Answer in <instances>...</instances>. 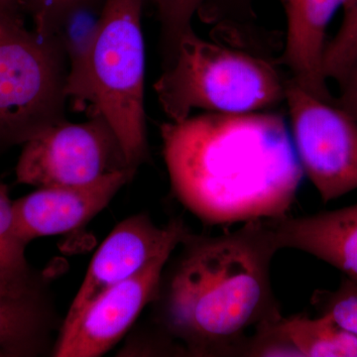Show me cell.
Wrapping results in <instances>:
<instances>
[{
	"instance_id": "cell-16",
	"label": "cell",
	"mask_w": 357,
	"mask_h": 357,
	"mask_svg": "<svg viewBox=\"0 0 357 357\" xmlns=\"http://www.w3.org/2000/svg\"><path fill=\"white\" fill-rule=\"evenodd\" d=\"M105 0H95L75 7L66 14L53 37L68 62V70L79 67L91 51L102 25Z\"/></svg>"
},
{
	"instance_id": "cell-23",
	"label": "cell",
	"mask_w": 357,
	"mask_h": 357,
	"mask_svg": "<svg viewBox=\"0 0 357 357\" xmlns=\"http://www.w3.org/2000/svg\"><path fill=\"white\" fill-rule=\"evenodd\" d=\"M18 4L17 0H0V10H8L17 13Z\"/></svg>"
},
{
	"instance_id": "cell-7",
	"label": "cell",
	"mask_w": 357,
	"mask_h": 357,
	"mask_svg": "<svg viewBox=\"0 0 357 357\" xmlns=\"http://www.w3.org/2000/svg\"><path fill=\"white\" fill-rule=\"evenodd\" d=\"M285 102L294 147L304 175L324 203L357 189V121L287 79Z\"/></svg>"
},
{
	"instance_id": "cell-10",
	"label": "cell",
	"mask_w": 357,
	"mask_h": 357,
	"mask_svg": "<svg viewBox=\"0 0 357 357\" xmlns=\"http://www.w3.org/2000/svg\"><path fill=\"white\" fill-rule=\"evenodd\" d=\"M134 176L121 171L89 184L38 188L13 202L16 234L25 244L37 237L58 236L95 218Z\"/></svg>"
},
{
	"instance_id": "cell-21",
	"label": "cell",
	"mask_w": 357,
	"mask_h": 357,
	"mask_svg": "<svg viewBox=\"0 0 357 357\" xmlns=\"http://www.w3.org/2000/svg\"><path fill=\"white\" fill-rule=\"evenodd\" d=\"M340 93L335 103L357 121V62L340 81Z\"/></svg>"
},
{
	"instance_id": "cell-22",
	"label": "cell",
	"mask_w": 357,
	"mask_h": 357,
	"mask_svg": "<svg viewBox=\"0 0 357 357\" xmlns=\"http://www.w3.org/2000/svg\"><path fill=\"white\" fill-rule=\"evenodd\" d=\"M252 0H204L199 11H206L208 17H220L230 11L245 10Z\"/></svg>"
},
{
	"instance_id": "cell-13",
	"label": "cell",
	"mask_w": 357,
	"mask_h": 357,
	"mask_svg": "<svg viewBox=\"0 0 357 357\" xmlns=\"http://www.w3.org/2000/svg\"><path fill=\"white\" fill-rule=\"evenodd\" d=\"M56 321L43 294L0 295V351L4 356H37L50 344Z\"/></svg>"
},
{
	"instance_id": "cell-20",
	"label": "cell",
	"mask_w": 357,
	"mask_h": 357,
	"mask_svg": "<svg viewBox=\"0 0 357 357\" xmlns=\"http://www.w3.org/2000/svg\"><path fill=\"white\" fill-rule=\"evenodd\" d=\"M95 0H17L32 15L34 30L44 36L53 37L61 20L75 7Z\"/></svg>"
},
{
	"instance_id": "cell-24",
	"label": "cell",
	"mask_w": 357,
	"mask_h": 357,
	"mask_svg": "<svg viewBox=\"0 0 357 357\" xmlns=\"http://www.w3.org/2000/svg\"><path fill=\"white\" fill-rule=\"evenodd\" d=\"M0 356H4V354H2V351H0Z\"/></svg>"
},
{
	"instance_id": "cell-18",
	"label": "cell",
	"mask_w": 357,
	"mask_h": 357,
	"mask_svg": "<svg viewBox=\"0 0 357 357\" xmlns=\"http://www.w3.org/2000/svg\"><path fill=\"white\" fill-rule=\"evenodd\" d=\"M319 314L326 316L357 337V282L342 277L335 290H317L311 301Z\"/></svg>"
},
{
	"instance_id": "cell-1",
	"label": "cell",
	"mask_w": 357,
	"mask_h": 357,
	"mask_svg": "<svg viewBox=\"0 0 357 357\" xmlns=\"http://www.w3.org/2000/svg\"><path fill=\"white\" fill-rule=\"evenodd\" d=\"M160 132L174 196L204 225L288 217L305 175L283 115L206 112Z\"/></svg>"
},
{
	"instance_id": "cell-15",
	"label": "cell",
	"mask_w": 357,
	"mask_h": 357,
	"mask_svg": "<svg viewBox=\"0 0 357 357\" xmlns=\"http://www.w3.org/2000/svg\"><path fill=\"white\" fill-rule=\"evenodd\" d=\"M26 245L16 234L8 188L0 184V295L20 298L42 293L26 259Z\"/></svg>"
},
{
	"instance_id": "cell-6",
	"label": "cell",
	"mask_w": 357,
	"mask_h": 357,
	"mask_svg": "<svg viewBox=\"0 0 357 357\" xmlns=\"http://www.w3.org/2000/svg\"><path fill=\"white\" fill-rule=\"evenodd\" d=\"M121 171L135 174L114 129L100 115L45 128L23 144L15 168L18 184L37 188L89 184Z\"/></svg>"
},
{
	"instance_id": "cell-2",
	"label": "cell",
	"mask_w": 357,
	"mask_h": 357,
	"mask_svg": "<svg viewBox=\"0 0 357 357\" xmlns=\"http://www.w3.org/2000/svg\"><path fill=\"white\" fill-rule=\"evenodd\" d=\"M152 304L158 333L191 356H243L250 330L282 318L271 283L280 250L269 220L220 236L189 231Z\"/></svg>"
},
{
	"instance_id": "cell-9",
	"label": "cell",
	"mask_w": 357,
	"mask_h": 357,
	"mask_svg": "<svg viewBox=\"0 0 357 357\" xmlns=\"http://www.w3.org/2000/svg\"><path fill=\"white\" fill-rule=\"evenodd\" d=\"M188 231L178 218L163 227L146 213L122 220L96 251L63 324L72 321L100 294L139 273L167 249L177 248Z\"/></svg>"
},
{
	"instance_id": "cell-8",
	"label": "cell",
	"mask_w": 357,
	"mask_h": 357,
	"mask_svg": "<svg viewBox=\"0 0 357 357\" xmlns=\"http://www.w3.org/2000/svg\"><path fill=\"white\" fill-rule=\"evenodd\" d=\"M176 248L167 249L139 273L100 294L72 321L63 324L53 356L98 357L112 349L153 302Z\"/></svg>"
},
{
	"instance_id": "cell-11",
	"label": "cell",
	"mask_w": 357,
	"mask_h": 357,
	"mask_svg": "<svg viewBox=\"0 0 357 357\" xmlns=\"http://www.w3.org/2000/svg\"><path fill=\"white\" fill-rule=\"evenodd\" d=\"M268 220L280 250L307 253L357 282V203L305 217Z\"/></svg>"
},
{
	"instance_id": "cell-19",
	"label": "cell",
	"mask_w": 357,
	"mask_h": 357,
	"mask_svg": "<svg viewBox=\"0 0 357 357\" xmlns=\"http://www.w3.org/2000/svg\"><path fill=\"white\" fill-rule=\"evenodd\" d=\"M158 8L162 30L164 66L175 54L178 40L192 29V21L204 0H154Z\"/></svg>"
},
{
	"instance_id": "cell-17",
	"label": "cell",
	"mask_w": 357,
	"mask_h": 357,
	"mask_svg": "<svg viewBox=\"0 0 357 357\" xmlns=\"http://www.w3.org/2000/svg\"><path fill=\"white\" fill-rule=\"evenodd\" d=\"M344 16L337 34L326 43L324 73L326 79L340 81L357 62V0H344Z\"/></svg>"
},
{
	"instance_id": "cell-12",
	"label": "cell",
	"mask_w": 357,
	"mask_h": 357,
	"mask_svg": "<svg viewBox=\"0 0 357 357\" xmlns=\"http://www.w3.org/2000/svg\"><path fill=\"white\" fill-rule=\"evenodd\" d=\"M286 30L284 61L292 79L328 102H335L324 73L326 34L333 14L344 0H283Z\"/></svg>"
},
{
	"instance_id": "cell-4",
	"label": "cell",
	"mask_w": 357,
	"mask_h": 357,
	"mask_svg": "<svg viewBox=\"0 0 357 357\" xmlns=\"http://www.w3.org/2000/svg\"><path fill=\"white\" fill-rule=\"evenodd\" d=\"M286 84L271 63L202 38L192 28L178 40L154 91L169 121L178 122L194 109L227 114L269 110L285 102Z\"/></svg>"
},
{
	"instance_id": "cell-14",
	"label": "cell",
	"mask_w": 357,
	"mask_h": 357,
	"mask_svg": "<svg viewBox=\"0 0 357 357\" xmlns=\"http://www.w3.org/2000/svg\"><path fill=\"white\" fill-rule=\"evenodd\" d=\"M279 328L303 357H357V337L332 319L298 314L282 318Z\"/></svg>"
},
{
	"instance_id": "cell-3",
	"label": "cell",
	"mask_w": 357,
	"mask_h": 357,
	"mask_svg": "<svg viewBox=\"0 0 357 357\" xmlns=\"http://www.w3.org/2000/svg\"><path fill=\"white\" fill-rule=\"evenodd\" d=\"M144 0H105L102 25L79 67L68 70L67 100L100 115L121 141L134 173L148 158L145 119Z\"/></svg>"
},
{
	"instance_id": "cell-5",
	"label": "cell",
	"mask_w": 357,
	"mask_h": 357,
	"mask_svg": "<svg viewBox=\"0 0 357 357\" xmlns=\"http://www.w3.org/2000/svg\"><path fill=\"white\" fill-rule=\"evenodd\" d=\"M68 62L54 37L0 10V145L24 144L65 119Z\"/></svg>"
}]
</instances>
